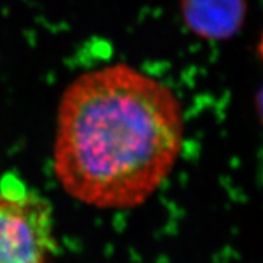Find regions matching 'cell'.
<instances>
[{"label": "cell", "mask_w": 263, "mask_h": 263, "mask_svg": "<svg viewBox=\"0 0 263 263\" xmlns=\"http://www.w3.org/2000/svg\"><path fill=\"white\" fill-rule=\"evenodd\" d=\"M180 101L159 80L115 63L77 77L57 115L54 172L66 194L102 210L142 204L180 155Z\"/></svg>", "instance_id": "obj_1"}, {"label": "cell", "mask_w": 263, "mask_h": 263, "mask_svg": "<svg viewBox=\"0 0 263 263\" xmlns=\"http://www.w3.org/2000/svg\"><path fill=\"white\" fill-rule=\"evenodd\" d=\"M260 52H262V57H263V39H262V43H260Z\"/></svg>", "instance_id": "obj_5"}, {"label": "cell", "mask_w": 263, "mask_h": 263, "mask_svg": "<svg viewBox=\"0 0 263 263\" xmlns=\"http://www.w3.org/2000/svg\"><path fill=\"white\" fill-rule=\"evenodd\" d=\"M188 27L210 39L229 38L242 26L246 12L245 0H181Z\"/></svg>", "instance_id": "obj_3"}, {"label": "cell", "mask_w": 263, "mask_h": 263, "mask_svg": "<svg viewBox=\"0 0 263 263\" xmlns=\"http://www.w3.org/2000/svg\"><path fill=\"white\" fill-rule=\"evenodd\" d=\"M258 107H259V113L263 117V90L259 93V97H258Z\"/></svg>", "instance_id": "obj_4"}, {"label": "cell", "mask_w": 263, "mask_h": 263, "mask_svg": "<svg viewBox=\"0 0 263 263\" xmlns=\"http://www.w3.org/2000/svg\"><path fill=\"white\" fill-rule=\"evenodd\" d=\"M57 249L49 201L6 175L0 181V263H50Z\"/></svg>", "instance_id": "obj_2"}]
</instances>
